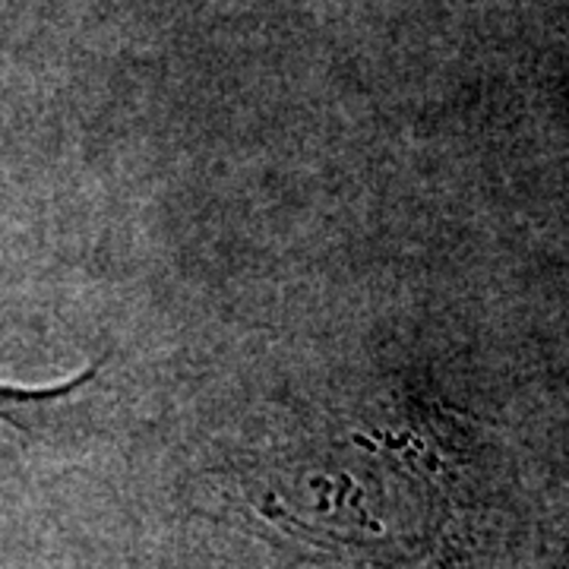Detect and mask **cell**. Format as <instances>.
<instances>
[{"label": "cell", "instance_id": "cell-1", "mask_svg": "<svg viewBox=\"0 0 569 569\" xmlns=\"http://www.w3.org/2000/svg\"><path fill=\"white\" fill-rule=\"evenodd\" d=\"M92 380H96V367H86L82 373L70 377L67 383H54V387H10V383H0V418L17 421L20 415L32 411V408L61 402V399L73 396L77 389L92 383Z\"/></svg>", "mask_w": 569, "mask_h": 569}]
</instances>
